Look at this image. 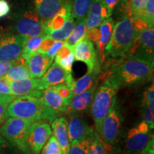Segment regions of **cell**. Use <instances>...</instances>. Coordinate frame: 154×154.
Returning a JSON list of instances; mask_svg holds the SVG:
<instances>
[{"mask_svg":"<svg viewBox=\"0 0 154 154\" xmlns=\"http://www.w3.org/2000/svg\"><path fill=\"white\" fill-rule=\"evenodd\" d=\"M17 59L14 61H0V77L4 76L11 66L17 63Z\"/></svg>","mask_w":154,"mask_h":154,"instance_id":"obj_45","label":"cell"},{"mask_svg":"<svg viewBox=\"0 0 154 154\" xmlns=\"http://www.w3.org/2000/svg\"><path fill=\"white\" fill-rule=\"evenodd\" d=\"M20 151L0 134V154H21Z\"/></svg>","mask_w":154,"mask_h":154,"instance_id":"obj_35","label":"cell"},{"mask_svg":"<svg viewBox=\"0 0 154 154\" xmlns=\"http://www.w3.org/2000/svg\"><path fill=\"white\" fill-rule=\"evenodd\" d=\"M34 121L17 117H10L0 128V134L15 146L22 154H32L27 144V138Z\"/></svg>","mask_w":154,"mask_h":154,"instance_id":"obj_5","label":"cell"},{"mask_svg":"<svg viewBox=\"0 0 154 154\" xmlns=\"http://www.w3.org/2000/svg\"><path fill=\"white\" fill-rule=\"evenodd\" d=\"M52 134L51 126L43 121H34L31 126L27 144L32 154H38Z\"/></svg>","mask_w":154,"mask_h":154,"instance_id":"obj_10","label":"cell"},{"mask_svg":"<svg viewBox=\"0 0 154 154\" xmlns=\"http://www.w3.org/2000/svg\"><path fill=\"white\" fill-rule=\"evenodd\" d=\"M10 12V6L7 0H0V18L7 16Z\"/></svg>","mask_w":154,"mask_h":154,"instance_id":"obj_47","label":"cell"},{"mask_svg":"<svg viewBox=\"0 0 154 154\" xmlns=\"http://www.w3.org/2000/svg\"><path fill=\"white\" fill-rule=\"evenodd\" d=\"M66 1V0H34V10L44 22L54 17Z\"/></svg>","mask_w":154,"mask_h":154,"instance_id":"obj_20","label":"cell"},{"mask_svg":"<svg viewBox=\"0 0 154 154\" xmlns=\"http://www.w3.org/2000/svg\"><path fill=\"white\" fill-rule=\"evenodd\" d=\"M0 95H13L9 82L5 76L0 77Z\"/></svg>","mask_w":154,"mask_h":154,"instance_id":"obj_43","label":"cell"},{"mask_svg":"<svg viewBox=\"0 0 154 154\" xmlns=\"http://www.w3.org/2000/svg\"><path fill=\"white\" fill-rule=\"evenodd\" d=\"M74 53L75 60L85 63L88 72H91L95 69H101V63L98 59L93 42L86 36L74 46Z\"/></svg>","mask_w":154,"mask_h":154,"instance_id":"obj_11","label":"cell"},{"mask_svg":"<svg viewBox=\"0 0 154 154\" xmlns=\"http://www.w3.org/2000/svg\"><path fill=\"white\" fill-rule=\"evenodd\" d=\"M28 36L7 33L0 36V61H14L21 57Z\"/></svg>","mask_w":154,"mask_h":154,"instance_id":"obj_9","label":"cell"},{"mask_svg":"<svg viewBox=\"0 0 154 154\" xmlns=\"http://www.w3.org/2000/svg\"><path fill=\"white\" fill-rule=\"evenodd\" d=\"M135 17H139L146 21L151 26H153L154 23V0H148L146 5L141 12L138 16ZM133 17V18H135Z\"/></svg>","mask_w":154,"mask_h":154,"instance_id":"obj_32","label":"cell"},{"mask_svg":"<svg viewBox=\"0 0 154 154\" xmlns=\"http://www.w3.org/2000/svg\"><path fill=\"white\" fill-rule=\"evenodd\" d=\"M41 79L45 88L64 84L72 89L74 82L72 72L65 70L56 62L51 63L45 74L41 77Z\"/></svg>","mask_w":154,"mask_h":154,"instance_id":"obj_12","label":"cell"},{"mask_svg":"<svg viewBox=\"0 0 154 154\" xmlns=\"http://www.w3.org/2000/svg\"><path fill=\"white\" fill-rule=\"evenodd\" d=\"M106 18H109V16L103 0H93L86 18V29L99 27Z\"/></svg>","mask_w":154,"mask_h":154,"instance_id":"obj_21","label":"cell"},{"mask_svg":"<svg viewBox=\"0 0 154 154\" xmlns=\"http://www.w3.org/2000/svg\"><path fill=\"white\" fill-rule=\"evenodd\" d=\"M118 88L108 78L102 81V83L97 86L94 94L91 106V111L96 132L99 135L101 132L103 121L112 104V102L116 95Z\"/></svg>","mask_w":154,"mask_h":154,"instance_id":"obj_4","label":"cell"},{"mask_svg":"<svg viewBox=\"0 0 154 154\" xmlns=\"http://www.w3.org/2000/svg\"><path fill=\"white\" fill-rule=\"evenodd\" d=\"M143 110V119L144 121L147 123L149 128L151 129H153L154 127V109H151L148 106L144 105Z\"/></svg>","mask_w":154,"mask_h":154,"instance_id":"obj_40","label":"cell"},{"mask_svg":"<svg viewBox=\"0 0 154 154\" xmlns=\"http://www.w3.org/2000/svg\"><path fill=\"white\" fill-rule=\"evenodd\" d=\"M95 132L87 122L77 115H71L68 122V136L70 143L92 136Z\"/></svg>","mask_w":154,"mask_h":154,"instance_id":"obj_16","label":"cell"},{"mask_svg":"<svg viewBox=\"0 0 154 154\" xmlns=\"http://www.w3.org/2000/svg\"><path fill=\"white\" fill-rule=\"evenodd\" d=\"M38 154H61V148L54 136H51Z\"/></svg>","mask_w":154,"mask_h":154,"instance_id":"obj_33","label":"cell"},{"mask_svg":"<svg viewBox=\"0 0 154 154\" xmlns=\"http://www.w3.org/2000/svg\"><path fill=\"white\" fill-rule=\"evenodd\" d=\"M148 106L154 109V86L153 84L145 91L143 95V100L142 102V106Z\"/></svg>","mask_w":154,"mask_h":154,"instance_id":"obj_39","label":"cell"},{"mask_svg":"<svg viewBox=\"0 0 154 154\" xmlns=\"http://www.w3.org/2000/svg\"><path fill=\"white\" fill-rule=\"evenodd\" d=\"M123 121V116L116 96L103 121L100 136L106 143L114 147Z\"/></svg>","mask_w":154,"mask_h":154,"instance_id":"obj_7","label":"cell"},{"mask_svg":"<svg viewBox=\"0 0 154 154\" xmlns=\"http://www.w3.org/2000/svg\"><path fill=\"white\" fill-rule=\"evenodd\" d=\"M15 98L14 95H0V125L7 119V108Z\"/></svg>","mask_w":154,"mask_h":154,"instance_id":"obj_34","label":"cell"},{"mask_svg":"<svg viewBox=\"0 0 154 154\" xmlns=\"http://www.w3.org/2000/svg\"><path fill=\"white\" fill-rule=\"evenodd\" d=\"M72 51H74V47L70 46L65 42L61 49L58 51L57 55L55 56V61H57L63 59V58L67 57Z\"/></svg>","mask_w":154,"mask_h":154,"instance_id":"obj_41","label":"cell"},{"mask_svg":"<svg viewBox=\"0 0 154 154\" xmlns=\"http://www.w3.org/2000/svg\"><path fill=\"white\" fill-rule=\"evenodd\" d=\"M154 29L150 27L137 32L126 55L153 63Z\"/></svg>","mask_w":154,"mask_h":154,"instance_id":"obj_8","label":"cell"},{"mask_svg":"<svg viewBox=\"0 0 154 154\" xmlns=\"http://www.w3.org/2000/svg\"><path fill=\"white\" fill-rule=\"evenodd\" d=\"M86 36L91 42H96L100 37V30L97 28H92L87 29L86 33Z\"/></svg>","mask_w":154,"mask_h":154,"instance_id":"obj_46","label":"cell"},{"mask_svg":"<svg viewBox=\"0 0 154 154\" xmlns=\"http://www.w3.org/2000/svg\"><path fill=\"white\" fill-rule=\"evenodd\" d=\"M101 69H95L81 77L80 79L74 81L72 88L73 95L81 94L91 88L95 84L99 83V76L101 74Z\"/></svg>","mask_w":154,"mask_h":154,"instance_id":"obj_24","label":"cell"},{"mask_svg":"<svg viewBox=\"0 0 154 154\" xmlns=\"http://www.w3.org/2000/svg\"><path fill=\"white\" fill-rule=\"evenodd\" d=\"M138 128V130L141 133H149V126L147 124V123L146 121H142L138 125V126L136 127Z\"/></svg>","mask_w":154,"mask_h":154,"instance_id":"obj_49","label":"cell"},{"mask_svg":"<svg viewBox=\"0 0 154 154\" xmlns=\"http://www.w3.org/2000/svg\"><path fill=\"white\" fill-rule=\"evenodd\" d=\"M72 17V5L70 0H66L60 10L54 17L44 22V34L48 35L53 31L59 29Z\"/></svg>","mask_w":154,"mask_h":154,"instance_id":"obj_18","label":"cell"},{"mask_svg":"<svg viewBox=\"0 0 154 154\" xmlns=\"http://www.w3.org/2000/svg\"><path fill=\"white\" fill-rule=\"evenodd\" d=\"M95 133L96 131L92 136L72 142L70 143L69 154H88L90 143H91V140L93 139Z\"/></svg>","mask_w":154,"mask_h":154,"instance_id":"obj_31","label":"cell"},{"mask_svg":"<svg viewBox=\"0 0 154 154\" xmlns=\"http://www.w3.org/2000/svg\"><path fill=\"white\" fill-rule=\"evenodd\" d=\"M63 43H64L63 41H55L54 43L53 44V45L51 46V48H50L49 50H48L47 52L45 54H47L48 57L51 58V59H54L55 58V56L57 55L58 51H59V50L61 48V47L63 45Z\"/></svg>","mask_w":154,"mask_h":154,"instance_id":"obj_44","label":"cell"},{"mask_svg":"<svg viewBox=\"0 0 154 154\" xmlns=\"http://www.w3.org/2000/svg\"><path fill=\"white\" fill-rule=\"evenodd\" d=\"M42 99L46 105L58 113H67L69 104L57 94L56 86L42 90Z\"/></svg>","mask_w":154,"mask_h":154,"instance_id":"obj_23","label":"cell"},{"mask_svg":"<svg viewBox=\"0 0 154 154\" xmlns=\"http://www.w3.org/2000/svg\"><path fill=\"white\" fill-rule=\"evenodd\" d=\"M7 113L10 117H17L32 121H52L60 113L44 103L42 90L16 97L9 103Z\"/></svg>","mask_w":154,"mask_h":154,"instance_id":"obj_2","label":"cell"},{"mask_svg":"<svg viewBox=\"0 0 154 154\" xmlns=\"http://www.w3.org/2000/svg\"><path fill=\"white\" fill-rule=\"evenodd\" d=\"M45 36V34H42V35L29 37L24 44L22 55H21L20 57L23 58L24 59H26L29 56L37 52L41 42Z\"/></svg>","mask_w":154,"mask_h":154,"instance_id":"obj_30","label":"cell"},{"mask_svg":"<svg viewBox=\"0 0 154 154\" xmlns=\"http://www.w3.org/2000/svg\"><path fill=\"white\" fill-rule=\"evenodd\" d=\"M103 2H104L106 8L108 16L110 17L112 15L116 6L119 2V0H103Z\"/></svg>","mask_w":154,"mask_h":154,"instance_id":"obj_48","label":"cell"},{"mask_svg":"<svg viewBox=\"0 0 154 154\" xmlns=\"http://www.w3.org/2000/svg\"><path fill=\"white\" fill-rule=\"evenodd\" d=\"M75 19L71 17L63 25L62 27H61L59 29L53 31L51 33L48 34V36L50 38H53L55 41H66L68 37L70 35L71 32L74 28L75 25Z\"/></svg>","mask_w":154,"mask_h":154,"instance_id":"obj_29","label":"cell"},{"mask_svg":"<svg viewBox=\"0 0 154 154\" xmlns=\"http://www.w3.org/2000/svg\"><path fill=\"white\" fill-rule=\"evenodd\" d=\"M148 0H130L131 18L138 16L141 12Z\"/></svg>","mask_w":154,"mask_h":154,"instance_id":"obj_36","label":"cell"},{"mask_svg":"<svg viewBox=\"0 0 154 154\" xmlns=\"http://www.w3.org/2000/svg\"><path fill=\"white\" fill-rule=\"evenodd\" d=\"M109 79L117 88L141 84L153 79V63L126 55L118 60H111Z\"/></svg>","mask_w":154,"mask_h":154,"instance_id":"obj_1","label":"cell"},{"mask_svg":"<svg viewBox=\"0 0 154 154\" xmlns=\"http://www.w3.org/2000/svg\"><path fill=\"white\" fill-rule=\"evenodd\" d=\"M114 147L111 146L96 131L90 143L88 154H112Z\"/></svg>","mask_w":154,"mask_h":154,"instance_id":"obj_26","label":"cell"},{"mask_svg":"<svg viewBox=\"0 0 154 154\" xmlns=\"http://www.w3.org/2000/svg\"><path fill=\"white\" fill-rule=\"evenodd\" d=\"M9 82L22 81L31 78L29 72L25 63V59L19 57L17 63L11 66L5 76Z\"/></svg>","mask_w":154,"mask_h":154,"instance_id":"obj_25","label":"cell"},{"mask_svg":"<svg viewBox=\"0 0 154 154\" xmlns=\"http://www.w3.org/2000/svg\"><path fill=\"white\" fill-rule=\"evenodd\" d=\"M44 22L34 9L26 8L17 13L14 20L13 29L17 34L28 37L44 34Z\"/></svg>","mask_w":154,"mask_h":154,"instance_id":"obj_6","label":"cell"},{"mask_svg":"<svg viewBox=\"0 0 154 154\" xmlns=\"http://www.w3.org/2000/svg\"><path fill=\"white\" fill-rule=\"evenodd\" d=\"M54 42L55 40H54L53 38H50L49 36L46 35L41 42V44H40L39 47H38L37 52L46 54L48 50H49L50 48H51V46L53 45Z\"/></svg>","mask_w":154,"mask_h":154,"instance_id":"obj_42","label":"cell"},{"mask_svg":"<svg viewBox=\"0 0 154 154\" xmlns=\"http://www.w3.org/2000/svg\"><path fill=\"white\" fill-rule=\"evenodd\" d=\"M56 89H57V92L59 96L69 104L73 96H74L71 88L69 87L66 84H63L56 86Z\"/></svg>","mask_w":154,"mask_h":154,"instance_id":"obj_37","label":"cell"},{"mask_svg":"<svg viewBox=\"0 0 154 154\" xmlns=\"http://www.w3.org/2000/svg\"><path fill=\"white\" fill-rule=\"evenodd\" d=\"M54 59L45 54L36 52L25 59L31 78H41L49 68Z\"/></svg>","mask_w":154,"mask_h":154,"instance_id":"obj_15","label":"cell"},{"mask_svg":"<svg viewBox=\"0 0 154 154\" xmlns=\"http://www.w3.org/2000/svg\"><path fill=\"white\" fill-rule=\"evenodd\" d=\"M153 138V134L141 133L137 128H133L127 134L124 151L128 154H139Z\"/></svg>","mask_w":154,"mask_h":154,"instance_id":"obj_13","label":"cell"},{"mask_svg":"<svg viewBox=\"0 0 154 154\" xmlns=\"http://www.w3.org/2000/svg\"><path fill=\"white\" fill-rule=\"evenodd\" d=\"M51 128L61 148V154H69L70 142L68 136V121L64 117L56 118L52 121Z\"/></svg>","mask_w":154,"mask_h":154,"instance_id":"obj_19","label":"cell"},{"mask_svg":"<svg viewBox=\"0 0 154 154\" xmlns=\"http://www.w3.org/2000/svg\"><path fill=\"white\" fill-rule=\"evenodd\" d=\"M86 31L87 29L86 25V19L76 21L70 35L66 40V42L74 47L77 42H79L86 36Z\"/></svg>","mask_w":154,"mask_h":154,"instance_id":"obj_28","label":"cell"},{"mask_svg":"<svg viewBox=\"0 0 154 154\" xmlns=\"http://www.w3.org/2000/svg\"><path fill=\"white\" fill-rule=\"evenodd\" d=\"M136 32L130 17H125L114 24L111 39L105 48V57L118 60L126 56L131 47Z\"/></svg>","mask_w":154,"mask_h":154,"instance_id":"obj_3","label":"cell"},{"mask_svg":"<svg viewBox=\"0 0 154 154\" xmlns=\"http://www.w3.org/2000/svg\"><path fill=\"white\" fill-rule=\"evenodd\" d=\"M72 17L76 21L86 19L93 0H70Z\"/></svg>","mask_w":154,"mask_h":154,"instance_id":"obj_27","label":"cell"},{"mask_svg":"<svg viewBox=\"0 0 154 154\" xmlns=\"http://www.w3.org/2000/svg\"><path fill=\"white\" fill-rule=\"evenodd\" d=\"M114 20L111 17L105 19L99 25L100 28V37L96 43L97 48V57L99 63L102 64L105 61L104 50L106 45L110 41L111 35H112L113 27H114Z\"/></svg>","mask_w":154,"mask_h":154,"instance_id":"obj_17","label":"cell"},{"mask_svg":"<svg viewBox=\"0 0 154 154\" xmlns=\"http://www.w3.org/2000/svg\"><path fill=\"white\" fill-rule=\"evenodd\" d=\"M13 95L19 96L35 91L45 89L41 78H29L27 79L9 82Z\"/></svg>","mask_w":154,"mask_h":154,"instance_id":"obj_22","label":"cell"},{"mask_svg":"<svg viewBox=\"0 0 154 154\" xmlns=\"http://www.w3.org/2000/svg\"><path fill=\"white\" fill-rule=\"evenodd\" d=\"M75 61V57L74 51L71 52L67 57L63 58V59H60V60L55 61L57 64L64 69L65 70L68 71L69 72H72V66Z\"/></svg>","mask_w":154,"mask_h":154,"instance_id":"obj_38","label":"cell"},{"mask_svg":"<svg viewBox=\"0 0 154 154\" xmlns=\"http://www.w3.org/2000/svg\"><path fill=\"white\" fill-rule=\"evenodd\" d=\"M112 154H128L125 151H123V150L117 149L116 148L114 147V150H113Z\"/></svg>","mask_w":154,"mask_h":154,"instance_id":"obj_50","label":"cell"},{"mask_svg":"<svg viewBox=\"0 0 154 154\" xmlns=\"http://www.w3.org/2000/svg\"><path fill=\"white\" fill-rule=\"evenodd\" d=\"M97 86L98 84H96L87 91L73 96L69 103L67 113L71 115H79L88 112L91 109Z\"/></svg>","mask_w":154,"mask_h":154,"instance_id":"obj_14","label":"cell"}]
</instances>
